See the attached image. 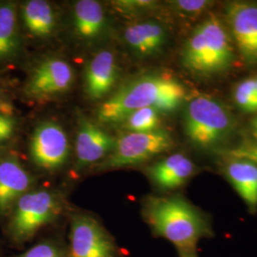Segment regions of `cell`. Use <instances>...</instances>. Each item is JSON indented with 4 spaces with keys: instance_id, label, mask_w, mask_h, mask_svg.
<instances>
[{
    "instance_id": "10",
    "label": "cell",
    "mask_w": 257,
    "mask_h": 257,
    "mask_svg": "<svg viewBox=\"0 0 257 257\" xmlns=\"http://www.w3.org/2000/svg\"><path fill=\"white\" fill-rule=\"evenodd\" d=\"M199 27L203 34V74L219 73L228 69L233 60V47L222 21L211 15Z\"/></svg>"
},
{
    "instance_id": "5",
    "label": "cell",
    "mask_w": 257,
    "mask_h": 257,
    "mask_svg": "<svg viewBox=\"0 0 257 257\" xmlns=\"http://www.w3.org/2000/svg\"><path fill=\"white\" fill-rule=\"evenodd\" d=\"M232 128L230 112L219 102L197 96L189 102L184 116L187 138L198 147H212L226 138Z\"/></svg>"
},
{
    "instance_id": "22",
    "label": "cell",
    "mask_w": 257,
    "mask_h": 257,
    "mask_svg": "<svg viewBox=\"0 0 257 257\" xmlns=\"http://www.w3.org/2000/svg\"><path fill=\"white\" fill-rule=\"evenodd\" d=\"M234 100L241 110L257 111V96L254 78L238 83L234 89Z\"/></svg>"
},
{
    "instance_id": "12",
    "label": "cell",
    "mask_w": 257,
    "mask_h": 257,
    "mask_svg": "<svg viewBox=\"0 0 257 257\" xmlns=\"http://www.w3.org/2000/svg\"><path fill=\"white\" fill-rule=\"evenodd\" d=\"M35 179L16 156H0V216H8L14 205L34 189Z\"/></svg>"
},
{
    "instance_id": "23",
    "label": "cell",
    "mask_w": 257,
    "mask_h": 257,
    "mask_svg": "<svg viewBox=\"0 0 257 257\" xmlns=\"http://www.w3.org/2000/svg\"><path fill=\"white\" fill-rule=\"evenodd\" d=\"M172 3L177 12L186 16H197L211 5L207 0H177Z\"/></svg>"
},
{
    "instance_id": "7",
    "label": "cell",
    "mask_w": 257,
    "mask_h": 257,
    "mask_svg": "<svg viewBox=\"0 0 257 257\" xmlns=\"http://www.w3.org/2000/svg\"><path fill=\"white\" fill-rule=\"evenodd\" d=\"M74 82L73 67L58 56H49L37 63L29 75L26 93L39 102L48 101L68 92Z\"/></svg>"
},
{
    "instance_id": "4",
    "label": "cell",
    "mask_w": 257,
    "mask_h": 257,
    "mask_svg": "<svg viewBox=\"0 0 257 257\" xmlns=\"http://www.w3.org/2000/svg\"><path fill=\"white\" fill-rule=\"evenodd\" d=\"M68 257H123L114 237L95 215L68 210Z\"/></svg>"
},
{
    "instance_id": "30",
    "label": "cell",
    "mask_w": 257,
    "mask_h": 257,
    "mask_svg": "<svg viewBox=\"0 0 257 257\" xmlns=\"http://www.w3.org/2000/svg\"><path fill=\"white\" fill-rule=\"evenodd\" d=\"M254 82H255V92H256L257 96V77L256 78H254Z\"/></svg>"
},
{
    "instance_id": "2",
    "label": "cell",
    "mask_w": 257,
    "mask_h": 257,
    "mask_svg": "<svg viewBox=\"0 0 257 257\" xmlns=\"http://www.w3.org/2000/svg\"><path fill=\"white\" fill-rule=\"evenodd\" d=\"M142 216L156 236L174 244L179 252L195 250L198 242L211 234L200 211L181 196H148Z\"/></svg>"
},
{
    "instance_id": "9",
    "label": "cell",
    "mask_w": 257,
    "mask_h": 257,
    "mask_svg": "<svg viewBox=\"0 0 257 257\" xmlns=\"http://www.w3.org/2000/svg\"><path fill=\"white\" fill-rule=\"evenodd\" d=\"M77 133L75 139V170L99 164L114 147L115 139L108 132L82 113L77 116Z\"/></svg>"
},
{
    "instance_id": "25",
    "label": "cell",
    "mask_w": 257,
    "mask_h": 257,
    "mask_svg": "<svg viewBox=\"0 0 257 257\" xmlns=\"http://www.w3.org/2000/svg\"><path fill=\"white\" fill-rule=\"evenodd\" d=\"M16 120L11 114L0 112V143L8 140L15 133Z\"/></svg>"
},
{
    "instance_id": "21",
    "label": "cell",
    "mask_w": 257,
    "mask_h": 257,
    "mask_svg": "<svg viewBox=\"0 0 257 257\" xmlns=\"http://www.w3.org/2000/svg\"><path fill=\"white\" fill-rule=\"evenodd\" d=\"M15 257H68L67 242L56 234L46 236Z\"/></svg>"
},
{
    "instance_id": "3",
    "label": "cell",
    "mask_w": 257,
    "mask_h": 257,
    "mask_svg": "<svg viewBox=\"0 0 257 257\" xmlns=\"http://www.w3.org/2000/svg\"><path fill=\"white\" fill-rule=\"evenodd\" d=\"M66 209L63 194L49 188H35L22 195L8 214L7 234L12 243L24 245L55 224Z\"/></svg>"
},
{
    "instance_id": "16",
    "label": "cell",
    "mask_w": 257,
    "mask_h": 257,
    "mask_svg": "<svg viewBox=\"0 0 257 257\" xmlns=\"http://www.w3.org/2000/svg\"><path fill=\"white\" fill-rule=\"evenodd\" d=\"M73 28L76 37L85 42L96 41L106 35L108 19L101 4L94 0H80L73 12Z\"/></svg>"
},
{
    "instance_id": "26",
    "label": "cell",
    "mask_w": 257,
    "mask_h": 257,
    "mask_svg": "<svg viewBox=\"0 0 257 257\" xmlns=\"http://www.w3.org/2000/svg\"><path fill=\"white\" fill-rule=\"evenodd\" d=\"M114 5L119 8L121 11L126 13H133V12H138L142 10L148 9L155 5V2L153 1H143V0H135V1H116L113 2Z\"/></svg>"
},
{
    "instance_id": "18",
    "label": "cell",
    "mask_w": 257,
    "mask_h": 257,
    "mask_svg": "<svg viewBox=\"0 0 257 257\" xmlns=\"http://www.w3.org/2000/svg\"><path fill=\"white\" fill-rule=\"evenodd\" d=\"M22 19L28 32L37 38H48L55 34L57 19L53 6L44 0L28 1L22 10Z\"/></svg>"
},
{
    "instance_id": "1",
    "label": "cell",
    "mask_w": 257,
    "mask_h": 257,
    "mask_svg": "<svg viewBox=\"0 0 257 257\" xmlns=\"http://www.w3.org/2000/svg\"><path fill=\"white\" fill-rule=\"evenodd\" d=\"M186 97V89L175 76L151 73L121 85L98 107L96 117L101 124H116L128 113L144 108L161 112L173 111Z\"/></svg>"
},
{
    "instance_id": "20",
    "label": "cell",
    "mask_w": 257,
    "mask_h": 257,
    "mask_svg": "<svg viewBox=\"0 0 257 257\" xmlns=\"http://www.w3.org/2000/svg\"><path fill=\"white\" fill-rule=\"evenodd\" d=\"M160 112L154 108L135 110L120 122L122 128L133 133H148L159 130Z\"/></svg>"
},
{
    "instance_id": "11",
    "label": "cell",
    "mask_w": 257,
    "mask_h": 257,
    "mask_svg": "<svg viewBox=\"0 0 257 257\" xmlns=\"http://www.w3.org/2000/svg\"><path fill=\"white\" fill-rule=\"evenodd\" d=\"M230 35L239 54L248 63H257V6L234 2L226 11Z\"/></svg>"
},
{
    "instance_id": "19",
    "label": "cell",
    "mask_w": 257,
    "mask_h": 257,
    "mask_svg": "<svg viewBox=\"0 0 257 257\" xmlns=\"http://www.w3.org/2000/svg\"><path fill=\"white\" fill-rule=\"evenodd\" d=\"M19 44L16 6L0 5V61L15 56L19 52Z\"/></svg>"
},
{
    "instance_id": "8",
    "label": "cell",
    "mask_w": 257,
    "mask_h": 257,
    "mask_svg": "<svg viewBox=\"0 0 257 257\" xmlns=\"http://www.w3.org/2000/svg\"><path fill=\"white\" fill-rule=\"evenodd\" d=\"M30 155L34 164L43 172L60 170L70 155L69 138L64 128L54 121L41 122L30 140Z\"/></svg>"
},
{
    "instance_id": "29",
    "label": "cell",
    "mask_w": 257,
    "mask_h": 257,
    "mask_svg": "<svg viewBox=\"0 0 257 257\" xmlns=\"http://www.w3.org/2000/svg\"><path fill=\"white\" fill-rule=\"evenodd\" d=\"M251 128H252V134H253L254 138H257V115L256 117L254 118V120L252 121V126H251Z\"/></svg>"
},
{
    "instance_id": "17",
    "label": "cell",
    "mask_w": 257,
    "mask_h": 257,
    "mask_svg": "<svg viewBox=\"0 0 257 257\" xmlns=\"http://www.w3.org/2000/svg\"><path fill=\"white\" fill-rule=\"evenodd\" d=\"M225 174L239 196L250 211L257 210V166L232 159L225 168Z\"/></svg>"
},
{
    "instance_id": "24",
    "label": "cell",
    "mask_w": 257,
    "mask_h": 257,
    "mask_svg": "<svg viewBox=\"0 0 257 257\" xmlns=\"http://www.w3.org/2000/svg\"><path fill=\"white\" fill-rule=\"evenodd\" d=\"M232 159L245 160L257 166V143L233 148L229 152Z\"/></svg>"
},
{
    "instance_id": "6",
    "label": "cell",
    "mask_w": 257,
    "mask_h": 257,
    "mask_svg": "<svg viewBox=\"0 0 257 257\" xmlns=\"http://www.w3.org/2000/svg\"><path fill=\"white\" fill-rule=\"evenodd\" d=\"M174 146V138L161 128L148 133L127 132L115 139L112 151L97 164V170L109 171L139 165L171 151Z\"/></svg>"
},
{
    "instance_id": "14",
    "label": "cell",
    "mask_w": 257,
    "mask_h": 257,
    "mask_svg": "<svg viewBox=\"0 0 257 257\" xmlns=\"http://www.w3.org/2000/svg\"><path fill=\"white\" fill-rule=\"evenodd\" d=\"M150 180L162 191H175L189 181L195 173L193 161L183 154H173L146 169Z\"/></svg>"
},
{
    "instance_id": "27",
    "label": "cell",
    "mask_w": 257,
    "mask_h": 257,
    "mask_svg": "<svg viewBox=\"0 0 257 257\" xmlns=\"http://www.w3.org/2000/svg\"><path fill=\"white\" fill-rule=\"evenodd\" d=\"M0 112L1 113H6V114H11L13 113V106L10 102L5 100L2 95H0Z\"/></svg>"
},
{
    "instance_id": "15",
    "label": "cell",
    "mask_w": 257,
    "mask_h": 257,
    "mask_svg": "<svg viewBox=\"0 0 257 257\" xmlns=\"http://www.w3.org/2000/svg\"><path fill=\"white\" fill-rule=\"evenodd\" d=\"M123 39L134 55L139 57L156 55L165 47L168 34L156 21H140L130 24L123 32Z\"/></svg>"
},
{
    "instance_id": "28",
    "label": "cell",
    "mask_w": 257,
    "mask_h": 257,
    "mask_svg": "<svg viewBox=\"0 0 257 257\" xmlns=\"http://www.w3.org/2000/svg\"><path fill=\"white\" fill-rule=\"evenodd\" d=\"M180 257H197L195 250L193 251H188V252H179Z\"/></svg>"
},
{
    "instance_id": "13",
    "label": "cell",
    "mask_w": 257,
    "mask_h": 257,
    "mask_svg": "<svg viewBox=\"0 0 257 257\" xmlns=\"http://www.w3.org/2000/svg\"><path fill=\"white\" fill-rule=\"evenodd\" d=\"M118 65L112 51L103 50L92 56L84 71V90L92 100H100L110 93L118 77Z\"/></svg>"
}]
</instances>
